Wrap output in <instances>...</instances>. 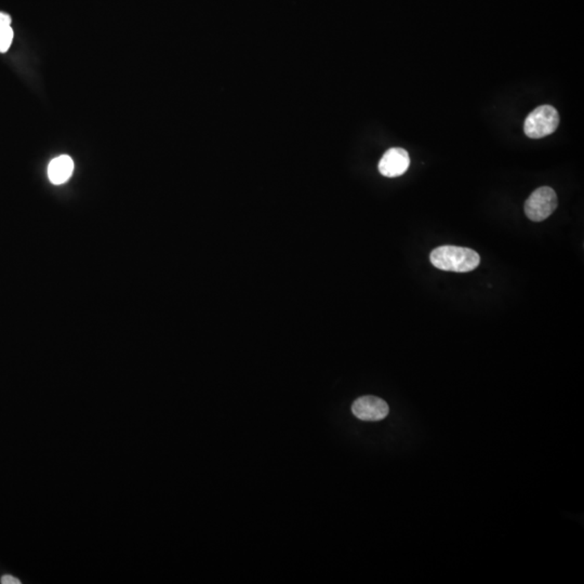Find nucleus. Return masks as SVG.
Returning <instances> with one entry per match:
<instances>
[{"instance_id": "obj_1", "label": "nucleus", "mask_w": 584, "mask_h": 584, "mask_svg": "<svg viewBox=\"0 0 584 584\" xmlns=\"http://www.w3.org/2000/svg\"><path fill=\"white\" fill-rule=\"evenodd\" d=\"M431 263L442 271L467 273L480 263V254L473 249L457 246H442L431 252Z\"/></svg>"}, {"instance_id": "obj_2", "label": "nucleus", "mask_w": 584, "mask_h": 584, "mask_svg": "<svg viewBox=\"0 0 584 584\" xmlns=\"http://www.w3.org/2000/svg\"><path fill=\"white\" fill-rule=\"evenodd\" d=\"M560 124V114L551 105H542L532 111L525 120V135L531 139H541L552 135Z\"/></svg>"}, {"instance_id": "obj_3", "label": "nucleus", "mask_w": 584, "mask_h": 584, "mask_svg": "<svg viewBox=\"0 0 584 584\" xmlns=\"http://www.w3.org/2000/svg\"><path fill=\"white\" fill-rule=\"evenodd\" d=\"M557 196L554 189L542 187L536 189L525 202V214L534 222L545 221L554 212Z\"/></svg>"}, {"instance_id": "obj_4", "label": "nucleus", "mask_w": 584, "mask_h": 584, "mask_svg": "<svg viewBox=\"0 0 584 584\" xmlns=\"http://www.w3.org/2000/svg\"><path fill=\"white\" fill-rule=\"evenodd\" d=\"M388 411L390 408L388 404L375 396H363L356 399L352 405V413L356 418L370 422L386 418Z\"/></svg>"}, {"instance_id": "obj_5", "label": "nucleus", "mask_w": 584, "mask_h": 584, "mask_svg": "<svg viewBox=\"0 0 584 584\" xmlns=\"http://www.w3.org/2000/svg\"><path fill=\"white\" fill-rule=\"evenodd\" d=\"M411 164V158L407 151L400 147H393L386 151L379 162V171L386 178H397L403 176Z\"/></svg>"}, {"instance_id": "obj_6", "label": "nucleus", "mask_w": 584, "mask_h": 584, "mask_svg": "<svg viewBox=\"0 0 584 584\" xmlns=\"http://www.w3.org/2000/svg\"><path fill=\"white\" fill-rule=\"evenodd\" d=\"M74 162L68 155H61L50 162L48 166V178L55 185H64L74 172Z\"/></svg>"}, {"instance_id": "obj_7", "label": "nucleus", "mask_w": 584, "mask_h": 584, "mask_svg": "<svg viewBox=\"0 0 584 584\" xmlns=\"http://www.w3.org/2000/svg\"><path fill=\"white\" fill-rule=\"evenodd\" d=\"M13 40L11 18L7 13L0 12V53H7Z\"/></svg>"}, {"instance_id": "obj_8", "label": "nucleus", "mask_w": 584, "mask_h": 584, "mask_svg": "<svg viewBox=\"0 0 584 584\" xmlns=\"http://www.w3.org/2000/svg\"><path fill=\"white\" fill-rule=\"evenodd\" d=\"M1 583L3 584H20L21 581L17 578L10 576V574H6L1 578Z\"/></svg>"}]
</instances>
